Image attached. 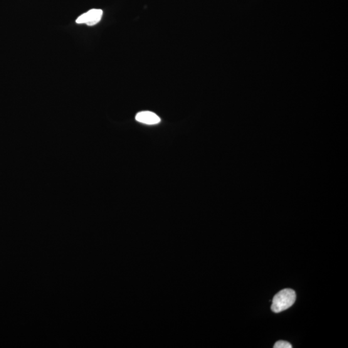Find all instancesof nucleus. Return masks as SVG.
I'll list each match as a JSON object with an SVG mask.
<instances>
[{"mask_svg": "<svg viewBox=\"0 0 348 348\" xmlns=\"http://www.w3.org/2000/svg\"><path fill=\"white\" fill-rule=\"evenodd\" d=\"M296 300V294L292 289H284L273 297L271 309L274 313H278L288 309L293 306Z\"/></svg>", "mask_w": 348, "mask_h": 348, "instance_id": "1", "label": "nucleus"}, {"mask_svg": "<svg viewBox=\"0 0 348 348\" xmlns=\"http://www.w3.org/2000/svg\"><path fill=\"white\" fill-rule=\"evenodd\" d=\"M103 16V11L101 9H92L78 17L76 23L85 24L88 26H93L100 21Z\"/></svg>", "mask_w": 348, "mask_h": 348, "instance_id": "2", "label": "nucleus"}, {"mask_svg": "<svg viewBox=\"0 0 348 348\" xmlns=\"http://www.w3.org/2000/svg\"><path fill=\"white\" fill-rule=\"evenodd\" d=\"M135 120L138 122L149 125H156L161 122L159 116L150 111H143L137 113L135 116Z\"/></svg>", "mask_w": 348, "mask_h": 348, "instance_id": "3", "label": "nucleus"}, {"mask_svg": "<svg viewBox=\"0 0 348 348\" xmlns=\"http://www.w3.org/2000/svg\"><path fill=\"white\" fill-rule=\"evenodd\" d=\"M274 348H292V345L288 342L285 340H279L275 343L273 346Z\"/></svg>", "mask_w": 348, "mask_h": 348, "instance_id": "4", "label": "nucleus"}]
</instances>
